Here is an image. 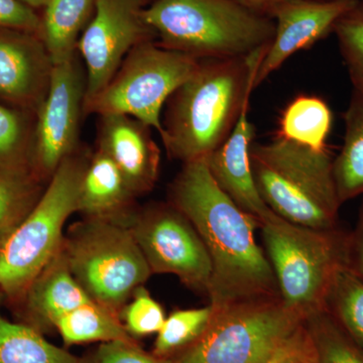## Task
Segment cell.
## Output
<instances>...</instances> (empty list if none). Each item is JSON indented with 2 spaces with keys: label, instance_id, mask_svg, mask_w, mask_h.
<instances>
[{
  "label": "cell",
  "instance_id": "cell-1",
  "mask_svg": "<svg viewBox=\"0 0 363 363\" xmlns=\"http://www.w3.org/2000/svg\"><path fill=\"white\" fill-rule=\"evenodd\" d=\"M169 202L191 221L209 253L212 308L281 296L266 252L255 240L259 222L215 183L205 159L183 164L169 186Z\"/></svg>",
  "mask_w": 363,
  "mask_h": 363
},
{
  "label": "cell",
  "instance_id": "cell-2",
  "mask_svg": "<svg viewBox=\"0 0 363 363\" xmlns=\"http://www.w3.org/2000/svg\"><path fill=\"white\" fill-rule=\"evenodd\" d=\"M269 45L247 57L202 60L167 102L161 138L169 157L183 164L205 159L226 142Z\"/></svg>",
  "mask_w": 363,
  "mask_h": 363
},
{
  "label": "cell",
  "instance_id": "cell-3",
  "mask_svg": "<svg viewBox=\"0 0 363 363\" xmlns=\"http://www.w3.org/2000/svg\"><path fill=\"white\" fill-rule=\"evenodd\" d=\"M252 176L260 197L274 213L315 229L337 227L339 199L328 150H314L276 136L253 143Z\"/></svg>",
  "mask_w": 363,
  "mask_h": 363
},
{
  "label": "cell",
  "instance_id": "cell-4",
  "mask_svg": "<svg viewBox=\"0 0 363 363\" xmlns=\"http://www.w3.org/2000/svg\"><path fill=\"white\" fill-rule=\"evenodd\" d=\"M143 18L166 49L199 60L247 57L271 44L276 23L234 0H154Z\"/></svg>",
  "mask_w": 363,
  "mask_h": 363
},
{
  "label": "cell",
  "instance_id": "cell-5",
  "mask_svg": "<svg viewBox=\"0 0 363 363\" xmlns=\"http://www.w3.org/2000/svg\"><path fill=\"white\" fill-rule=\"evenodd\" d=\"M89 157L78 150L67 157L30 214L0 240V291L11 302H20L33 279L61 250L64 225L77 212Z\"/></svg>",
  "mask_w": 363,
  "mask_h": 363
},
{
  "label": "cell",
  "instance_id": "cell-6",
  "mask_svg": "<svg viewBox=\"0 0 363 363\" xmlns=\"http://www.w3.org/2000/svg\"><path fill=\"white\" fill-rule=\"evenodd\" d=\"M307 315L289 307L281 296L238 301L212 308L206 328L171 363H267Z\"/></svg>",
  "mask_w": 363,
  "mask_h": 363
},
{
  "label": "cell",
  "instance_id": "cell-7",
  "mask_svg": "<svg viewBox=\"0 0 363 363\" xmlns=\"http://www.w3.org/2000/svg\"><path fill=\"white\" fill-rule=\"evenodd\" d=\"M62 250L91 300L118 316L152 274L130 229L117 222L84 217L64 234Z\"/></svg>",
  "mask_w": 363,
  "mask_h": 363
},
{
  "label": "cell",
  "instance_id": "cell-8",
  "mask_svg": "<svg viewBox=\"0 0 363 363\" xmlns=\"http://www.w3.org/2000/svg\"><path fill=\"white\" fill-rule=\"evenodd\" d=\"M259 228L284 302L307 317L325 309L332 281L344 264L346 233L338 227L298 225L277 214Z\"/></svg>",
  "mask_w": 363,
  "mask_h": 363
},
{
  "label": "cell",
  "instance_id": "cell-9",
  "mask_svg": "<svg viewBox=\"0 0 363 363\" xmlns=\"http://www.w3.org/2000/svg\"><path fill=\"white\" fill-rule=\"evenodd\" d=\"M202 60L149 40L136 45L84 114H125L162 135V107L197 70Z\"/></svg>",
  "mask_w": 363,
  "mask_h": 363
},
{
  "label": "cell",
  "instance_id": "cell-10",
  "mask_svg": "<svg viewBox=\"0 0 363 363\" xmlns=\"http://www.w3.org/2000/svg\"><path fill=\"white\" fill-rule=\"evenodd\" d=\"M128 228L152 274H174L191 290L207 296L211 259L199 233L178 208L168 202L136 210Z\"/></svg>",
  "mask_w": 363,
  "mask_h": 363
},
{
  "label": "cell",
  "instance_id": "cell-11",
  "mask_svg": "<svg viewBox=\"0 0 363 363\" xmlns=\"http://www.w3.org/2000/svg\"><path fill=\"white\" fill-rule=\"evenodd\" d=\"M147 0H97L94 13L78 40L85 65V102L111 82L131 50L157 35L143 18Z\"/></svg>",
  "mask_w": 363,
  "mask_h": 363
},
{
  "label": "cell",
  "instance_id": "cell-12",
  "mask_svg": "<svg viewBox=\"0 0 363 363\" xmlns=\"http://www.w3.org/2000/svg\"><path fill=\"white\" fill-rule=\"evenodd\" d=\"M78 55L52 67L49 90L38 111L28 162L42 181H50L67 157L77 152L84 113L86 73Z\"/></svg>",
  "mask_w": 363,
  "mask_h": 363
},
{
  "label": "cell",
  "instance_id": "cell-13",
  "mask_svg": "<svg viewBox=\"0 0 363 363\" xmlns=\"http://www.w3.org/2000/svg\"><path fill=\"white\" fill-rule=\"evenodd\" d=\"M357 0H289L272 14L274 39L255 74L253 87L262 84L286 60L333 33L334 26Z\"/></svg>",
  "mask_w": 363,
  "mask_h": 363
},
{
  "label": "cell",
  "instance_id": "cell-14",
  "mask_svg": "<svg viewBox=\"0 0 363 363\" xmlns=\"http://www.w3.org/2000/svg\"><path fill=\"white\" fill-rule=\"evenodd\" d=\"M52 62L39 35L0 28V100L39 111L49 90Z\"/></svg>",
  "mask_w": 363,
  "mask_h": 363
},
{
  "label": "cell",
  "instance_id": "cell-15",
  "mask_svg": "<svg viewBox=\"0 0 363 363\" xmlns=\"http://www.w3.org/2000/svg\"><path fill=\"white\" fill-rule=\"evenodd\" d=\"M99 116L98 149L116 164L135 197L150 192L159 179L161 150L150 126L125 114Z\"/></svg>",
  "mask_w": 363,
  "mask_h": 363
},
{
  "label": "cell",
  "instance_id": "cell-16",
  "mask_svg": "<svg viewBox=\"0 0 363 363\" xmlns=\"http://www.w3.org/2000/svg\"><path fill=\"white\" fill-rule=\"evenodd\" d=\"M250 104L243 107L226 142L205 157V162L215 183L241 210L259 222L260 227L276 213L260 197L252 176L250 150L255 138V126L248 117Z\"/></svg>",
  "mask_w": 363,
  "mask_h": 363
},
{
  "label": "cell",
  "instance_id": "cell-17",
  "mask_svg": "<svg viewBox=\"0 0 363 363\" xmlns=\"http://www.w3.org/2000/svg\"><path fill=\"white\" fill-rule=\"evenodd\" d=\"M92 302L72 276L63 250L40 272L18 303L23 324L45 335L55 330L59 318Z\"/></svg>",
  "mask_w": 363,
  "mask_h": 363
},
{
  "label": "cell",
  "instance_id": "cell-18",
  "mask_svg": "<svg viewBox=\"0 0 363 363\" xmlns=\"http://www.w3.org/2000/svg\"><path fill=\"white\" fill-rule=\"evenodd\" d=\"M133 194L116 164L100 149L90 155L81 182L77 212L128 227L135 213Z\"/></svg>",
  "mask_w": 363,
  "mask_h": 363
},
{
  "label": "cell",
  "instance_id": "cell-19",
  "mask_svg": "<svg viewBox=\"0 0 363 363\" xmlns=\"http://www.w3.org/2000/svg\"><path fill=\"white\" fill-rule=\"evenodd\" d=\"M97 0H50L40 16V38L52 65L77 54V44L93 13Z\"/></svg>",
  "mask_w": 363,
  "mask_h": 363
},
{
  "label": "cell",
  "instance_id": "cell-20",
  "mask_svg": "<svg viewBox=\"0 0 363 363\" xmlns=\"http://www.w3.org/2000/svg\"><path fill=\"white\" fill-rule=\"evenodd\" d=\"M345 133L333 173L340 202L363 194V90L353 89L344 114Z\"/></svg>",
  "mask_w": 363,
  "mask_h": 363
},
{
  "label": "cell",
  "instance_id": "cell-21",
  "mask_svg": "<svg viewBox=\"0 0 363 363\" xmlns=\"http://www.w3.org/2000/svg\"><path fill=\"white\" fill-rule=\"evenodd\" d=\"M43 182L28 162L0 166V240L32 211L44 193Z\"/></svg>",
  "mask_w": 363,
  "mask_h": 363
},
{
  "label": "cell",
  "instance_id": "cell-22",
  "mask_svg": "<svg viewBox=\"0 0 363 363\" xmlns=\"http://www.w3.org/2000/svg\"><path fill=\"white\" fill-rule=\"evenodd\" d=\"M332 123L330 107L323 99L303 95L281 112L277 136L314 150H325Z\"/></svg>",
  "mask_w": 363,
  "mask_h": 363
},
{
  "label": "cell",
  "instance_id": "cell-23",
  "mask_svg": "<svg viewBox=\"0 0 363 363\" xmlns=\"http://www.w3.org/2000/svg\"><path fill=\"white\" fill-rule=\"evenodd\" d=\"M0 291V363H78L79 357L55 345L40 332L9 321L1 313Z\"/></svg>",
  "mask_w": 363,
  "mask_h": 363
},
{
  "label": "cell",
  "instance_id": "cell-24",
  "mask_svg": "<svg viewBox=\"0 0 363 363\" xmlns=\"http://www.w3.org/2000/svg\"><path fill=\"white\" fill-rule=\"evenodd\" d=\"M55 331L67 346L136 340L126 332L118 315L93 301L59 318Z\"/></svg>",
  "mask_w": 363,
  "mask_h": 363
},
{
  "label": "cell",
  "instance_id": "cell-25",
  "mask_svg": "<svg viewBox=\"0 0 363 363\" xmlns=\"http://www.w3.org/2000/svg\"><path fill=\"white\" fill-rule=\"evenodd\" d=\"M325 310L363 350V281L345 264L336 272Z\"/></svg>",
  "mask_w": 363,
  "mask_h": 363
},
{
  "label": "cell",
  "instance_id": "cell-26",
  "mask_svg": "<svg viewBox=\"0 0 363 363\" xmlns=\"http://www.w3.org/2000/svg\"><path fill=\"white\" fill-rule=\"evenodd\" d=\"M316 350L317 363H363V350L325 309L306 319Z\"/></svg>",
  "mask_w": 363,
  "mask_h": 363
},
{
  "label": "cell",
  "instance_id": "cell-27",
  "mask_svg": "<svg viewBox=\"0 0 363 363\" xmlns=\"http://www.w3.org/2000/svg\"><path fill=\"white\" fill-rule=\"evenodd\" d=\"M212 315V307L176 310L157 332L152 353L157 357H174L201 335Z\"/></svg>",
  "mask_w": 363,
  "mask_h": 363
},
{
  "label": "cell",
  "instance_id": "cell-28",
  "mask_svg": "<svg viewBox=\"0 0 363 363\" xmlns=\"http://www.w3.org/2000/svg\"><path fill=\"white\" fill-rule=\"evenodd\" d=\"M333 33L353 89L363 90V0L339 18Z\"/></svg>",
  "mask_w": 363,
  "mask_h": 363
},
{
  "label": "cell",
  "instance_id": "cell-29",
  "mask_svg": "<svg viewBox=\"0 0 363 363\" xmlns=\"http://www.w3.org/2000/svg\"><path fill=\"white\" fill-rule=\"evenodd\" d=\"M119 318L126 332L136 339L157 334L167 317L162 306L150 296L145 286H140L124 305Z\"/></svg>",
  "mask_w": 363,
  "mask_h": 363
},
{
  "label": "cell",
  "instance_id": "cell-30",
  "mask_svg": "<svg viewBox=\"0 0 363 363\" xmlns=\"http://www.w3.org/2000/svg\"><path fill=\"white\" fill-rule=\"evenodd\" d=\"M25 118L13 107L0 104V166L28 162Z\"/></svg>",
  "mask_w": 363,
  "mask_h": 363
},
{
  "label": "cell",
  "instance_id": "cell-31",
  "mask_svg": "<svg viewBox=\"0 0 363 363\" xmlns=\"http://www.w3.org/2000/svg\"><path fill=\"white\" fill-rule=\"evenodd\" d=\"M78 363H171L143 350L135 341L116 340L100 343Z\"/></svg>",
  "mask_w": 363,
  "mask_h": 363
},
{
  "label": "cell",
  "instance_id": "cell-32",
  "mask_svg": "<svg viewBox=\"0 0 363 363\" xmlns=\"http://www.w3.org/2000/svg\"><path fill=\"white\" fill-rule=\"evenodd\" d=\"M0 28L40 35V16L20 0H0Z\"/></svg>",
  "mask_w": 363,
  "mask_h": 363
},
{
  "label": "cell",
  "instance_id": "cell-33",
  "mask_svg": "<svg viewBox=\"0 0 363 363\" xmlns=\"http://www.w3.org/2000/svg\"><path fill=\"white\" fill-rule=\"evenodd\" d=\"M267 363H317L314 341L306 322Z\"/></svg>",
  "mask_w": 363,
  "mask_h": 363
},
{
  "label": "cell",
  "instance_id": "cell-34",
  "mask_svg": "<svg viewBox=\"0 0 363 363\" xmlns=\"http://www.w3.org/2000/svg\"><path fill=\"white\" fill-rule=\"evenodd\" d=\"M344 264L363 281V202L357 225L350 233H346Z\"/></svg>",
  "mask_w": 363,
  "mask_h": 363
},
{
  "label": "cell",
  "instance_id": "cell-35",
  "mask_svg": "<svg viewBox=\"0 0 363 363\" xmlns=\"http://www.w3.org/2000/svg\"><path fill=\"white\" fill-rule=\"evenodd\" d=\"M234 1L247 7L250 11L272 18L277 9L289 0H234Z\"/></svg>",
  "mask_w": 363,
  "mask_h": 363
},
{
  "label": "cell",
  "instance_id": "cell-36",
  "mask_svg": "<svg viewBox=\"0 0 363 363\" xmlns=\"http://www.w3.org/2000/svg\"><path fill=\"white\" fill-rule=\"evenodd\" d=\"M20 1L35 11V9H44L50 0H20Z\"/></svg>",
  "mask_w": 363,
  "mask_h": 363
},
{
  "label": "cell",
  "instance_id": "cell-37",
  "mask_svg": "<svg viewBox=\"0 0 363 363\" xmlns=\"http://www.w3.org/2000/svg\"><path fill=\"white\" fill-rule=\"evenodd\" d=\"M147 4H149V2H150H150L154 1V0H147Z\"/></svg>",
  "mask_w": 363,
  "mask_h": 363
}]
</instances>
